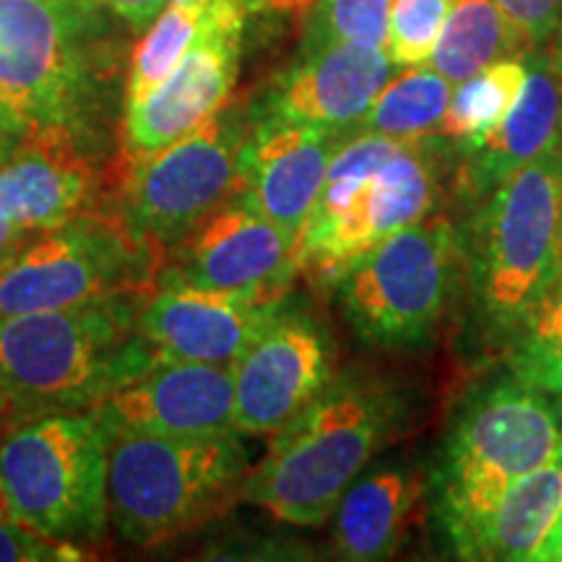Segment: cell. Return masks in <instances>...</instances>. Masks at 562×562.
<instances>
[{
  "instance_id": "cell-1",
  "label": "cell",
  "mask_w": 562,
  "mask_h": 562,
  "mask_svg": "<svg viewBox=\"0 0 562 562\" xmlns=\"http://www.w3.org/2000/svg\"><path fill=\"white\" fill-rule=\"evenodd\" d=\"M140 300L13 315L0 321V414L32 419L100 406L140 375L157 349L138 331Z\"/></svg>"
},
{
  "instance_id": "cell-2",
  "label": "cell",
  "mask_w": 562,
  "mask_h": 562,
  "mask_svg": "<svg viewBox=\"0 0 562 562\" xmlns=\"http://www.w3.org/2000/svg\"><path fill=\"white\" fill-rule=\"evenodd\" d=\"M402 404L383 385L341 378L273 435L243 482L245 501L281 524L313 529L334 516L351 482L396 430Z\"/></svg>"
},
{
  "instance_id": "cell-3",
  "label": "cell",
  "mask_w": 562,
  "mask_h": 562,
  "mask_svg": "<svg viewBox=\"0 0 562 562\" xmlns=\"http://www.w3.org/2000/svg\"><path fill=\"white\" fill-rule=\"evenodd\" d=\"M562 448V412L550 393L516 375L474 391L456 414L438 469V518L459 558L524 474Z\"/></svg>"
},
{
  "instance_id": "cell-4",
  "label": "cell",
  "mask_w": 562,
  "mask_h": 562,
  "mask_svg": "<svg viewBox=\"0 0 562 562\" xmlns=\"http://www.w3.org/2000/svg\"><path fill=\"white\" fill-rule=\"evenodd\" d=\"M245 476L248 453L235 430H115L108 467L110 524L136 547L165 544L227 508Z\"/></svg>"
},
{
  "instance_id": "cell-5",
  "label": "cell",
  "mask_w": 562,
  "mask_h": 562,
  "mask_svg": "<svg viewBox=\"0 0 562 562\" xmlns=\"http://www.w3.org/2000/svg\"><path fill=\"white\" fill-rule=\"evenodd\" d=\"M115 425L102 406L21 419L0 435V492L42 537L81 547L108 526Z\"/></svg>"
},
{
  "instance_id": "cell-6",
  "label": "cell",
  "mask_w": 562,
  "mask_h": 562,
  "mask_svg": "<svg viewBox=\"0 0 562 562\" xmlns=\"http://www.w3.org/2000/svg\"><path fill=\"white\" fill-rule=\"evenodd\" d=\"M474 286L492 326L521 328L562 277V144L492 188L476 216Z\"/></svg>"
},
{
  "instance_id": "cell-7",
  "label": "cell",
  "mask_w": 562,
  "mask_h": 562,
  "mask_svg": "<svg viewBox=\"0 0 562 562\" xmlns=\"http://www.w3.org/2000/svg\"><path fill=\"white\" fill-rule=\"evenodd\" d=\"M89 11L81 0H0V104L26 136L87 131Z\"/></svg>"
},
{
  "instance_id": "cell-8",
  "label": "cell",
  "mask_w": 562,
  "mask_h": 562,
  "mask_svg": "<svg viewBox=\"0 0 562 562\" xmlns=\"http://www.w3.org/2000/svg\"><path fill=\"white\" fill-rule=\"evenodd\" d=\"M459 240L446 216H425L357 258L336 281L341 311L364 344L414 347L451 302Z\"/></svg>"
},
{
  "instance_id": "cell-9",
  "label": "cell",
  "mask_w": 562,
  "mask_h": 562,
  "mask_svg": "<svg viewBox=\"0 0 562 562\" xmlns=\"http://www.w3.org/2000/svg\"><path fill=\"white\" fill-rule=\"evenodd\" d=\"M154 245L138 240L125 220L83 211L42 232L0 269V321L115 297H149Z\"/></svg>"
},
{
  "instance_id": "cell-10",
  "label": "cell",
  "mask_w": 562,
  "mask_h": 562,
  "mask_svg": "<svg viewBox=\"0 0 562 562\" xmlns=\"http://www.w3.org/2000/svg\"><path fill=\"white\" fill-rule=\"evenodd\" d=\"M435 167L425 140L409 144L368 180H323L318 201L300 232V273L336 284L357 258L430 216Z\"/></svg>"
},
{
  "instance_id": "cell-11",
  "label": "cell",
  "mask_w": 562,
  "mask_h": 562,
  "mask_svg": "<svg viewBox=\"0 0 562 562\" xmlns=\"http://www.w3.org/2000/svg\"><path fill=\"white\" fill-rule=\"evenodd\" d=\"M248 131L227 112L165 149L133 159L125 178V224L138 240L167 248L240 188V151Z\"/></svg>"
},
{
  "instance_id": "cell-12",
  "label": "cell",
  "mask_w": 562,
  "mask_h": 562,
  "mask_svg": "<svg viewBox=\"0 0 562 562\" xmlns=\"http://www.w3.org/2000/svg\"><path fill=\"white\" fill-rule=\"evenodd\" d=\"M248 11L243 0H214L178 66L144 100L125 108L131 159L165 149L224 110L240 70Z\"/></svg>"
},
{
  "instance_id": "cell-13",
  "label": "cell",
  "mask_w": 562,
  "mask_h": 562,
  "mask_svg": "<svg viewBox=\"0 0 562 562\" xmlns=\"http://www.w3.org/2000/svg\"><path fill=\"white\" fill-rule=\"evenodd\" d=\"M235 427L240 435H277L334 381V344L326 328L286 300L232 362Z\"/></svg>"
},
{
  "instance_id": "cell-14",
  "label": "cell",
  "mask_w": 562,
  "mask_h": 562,
  "mask_svg": "<svg viewBox=\"0 0 562 562\" xmlns=\"http://www.w3.org/2000/svg\"><path fill=\"white\" fill-rule=\"evenodd\" d=\"M297 243L294 232L279 227L232 195L172 245V258L159 279L284 300L300 273Z\"/></svg>"
},
{
  "instance_id": "cell-15",
  "label": "cell",
  "mask_w": 562,
  "mask_h": 562,
  "mask_svg": "<svg viewBox=\"0 0 562 562\" xmlns=\"http://www.w3.org/2000/svg\"><path fill=\"white\" fill-rule=\"evenodd\" d=\"M100 406L115 430L161 435L232 432L235 375L232 364L178 360L157 351L149 368L112 391Z\"/></svg>"
},
{
  "instance_id": "cell-16",
  "label": "cell",
  "mask_w": 562,
  "mask_h": 562,
  "mask_svg": "<svg viewBox=\"0 0 562 562\" xmlns=\"http://www.w3.org/2000/svg\"><path fill=\"white\" fill-rule=\"evenodd\" d=\"M281 302L159 279L157 292L140 307L138 331L159 355L232 364Z\"/></svg>"
},
{
  "instance_id": "cell-17",
  "label": "cell",
  "mask_w": 562,
  "mask_h": 562,
  "mask_svg": "<svg viewBox=\"0 0 562 562\" xmlns=\"http://www.w3.org/2000/svg\"><path fill=\"white\" fill-rule=\"evenodd\" d=\"M391 76L393 60L381 47H302L300 60L271 89L261 117L355 133Z\"/></svg>"
},
{
  "instance_id": "cell-18",
  "label": "cell",
  "mask_w": 562,
  "mask_h": 562,
  "mask_svg": "<svg viewBox=\"0 0 562 562\" xmlns=\"http://www.w3.org/2000/svg\"><path fill=\"white\" fill-rule=\"evenodd\" d=\"M347 136L349 133L261 117L245 136L235 199L300 237L318 201L328 161Z\"/></svg>"
},
{
  "instance_id": "cell-19",
  "label": "cell",
  "mask_w": 562,
  "mask_h": 562,
  "mask_svg": "<svg viewBox=\"0 0 562 562\" xmlns=\"http://www.w3.org/2000/svg\"><path fill=\"white\" fill-rule=\"evenodd\" d=\"M97 178L81 140L63 133L21 138L0 161V211L30 232H50L89 211Z\"/></svg>"
},
{
  "instance_id": "cell-20",
  "label": "cell",
  "mask_w": 562,
  "mask_h": 562,
  "mask_svg": "<svg viewBox=\"0 0 562 562\" xmlns=\"http://www.w3.org/2000/svg\"><path fill=\"white\" fill-rule=\"evenodd\" d=\"M529 66V63H526ZM562 144V55L550 47L529 66L521 97L492 136L472 146L467 186L490 193L544 151Z\"/></svg>"
},
{
  "instance_id": "cell-21",
  "label": "cell",
  "mask_w": 562,
  "mask_h": 562,
  "mask_svg": "<svg viewBox=\"0 0 562 562\" xmlns=\"http://www.w3.org/2000/svg\"><path fill=\"white\" fill-rule=\"evenodd\" d=\"M417 497V474L404 467L357 476L334 510V544L339 558L351 562L393 558Z\"/></svg>"
},
{
  "instance_id": "cell-22",
  "label": "cell",
  "mask_w": 562,
  "mask_h": 562,
  "mask_svg": "<svg viewBox=\"0 0 562 562\" xmlns=\"http://www.w3.org/2000/svg\"><path fill=\"white\" fill-rule=\"evenodd\" d=\"M562 510V448L503 492L476 531L467 560L529 562Z\"/></svg>"
},
{
  "instance_id": "cell-23",
  "label": "cell",
  "mask_w": 562,
  "mask_h": 562,
  "mask_svg": "<svg viewBox=\"0 0 562 562\" xmlns=\"http://www.w3.org/2000/svg\"><path fill=\"white\" fill-rule=\"evenodd\" d=\"M526 45L495 0H453L427 66L461 83L503 58H521Z\"/></svg>"
},
{
  "instance_id": "cell-24",
  "label": "cell",
  "mask_w": 562,
  "mask_h": 562,
  "mask_svg": "<svg viewBox=\"0 0 562 562\" xmlns=\"http://www.w3.org/2000/svg\"><path fill=\"white\" fill-rule=\"evenodd\" d=\"M451 94L453 83L427 63L406 66L396 79L391 76L355 131L398 140H427L438 133Z\"/></svg>"
},
{
  "instance_id": "cell-25",
  "label": "cell",
  "mask_w": 562,
  "mask_h": 562,
  "mask_svg": "<svg viewBox=\"0 0 562 562\" xmlns=\"http://www.w3.org/2000/svg\"><path fill=\"white\" fill-rule=\"evenodd\" d=\"M529 66L521 58H503L482 68L472 79L456 83L446 115L435 136L459 140L472 149L492 136L521 97Z\"/></svg>"
},
{
  "instance_id": "cell-26",
  "label": "cell",
  "mask_w": 562,
  "mask_h": 562,
  "mask_svg": "<svg viewBox=\"0 0 562 562\" xmlns=\"http://www.w3.org/2000/svg\"><path fill=\"white\" fill-rule=\"evenodd\" d=\"M211 5L214 0H167L133 53L125 83V108L144 100L157 83L167 79V74L191 47Z\"/></svg>"
},
{
  "instance_id": "cell-27",
  "label": "cell",
  "mask_w": 562,
  "mask_h": 562,
  "mask_svg": "<svg viewBox=\"0 0 562 562\" xmlns=\"http://www.w3.org/2000/svg\"><path fill=\"white\" fill-rule=\"evenodd\" d=\"M510 370L518 381L562 398V290L558 286L524 321Z\"/></svg>"
},
{
  "instance_id": "cell-28",
  "label": "cell",
  "mask_w": 562,
  "mask_h": 562,
  "mask_svg": "<svg viewBox=\"0 0 562 562\" xmlns=\"http://www.w3.org/2000/svg\"><path fill=\"white\" fill-rule=\"evenodd\" d=\"M305 5L307 24L302 47L347 42L385 50L391 0H307Z\"/></svg>"
},
{
  "instance_id": "cell-29",
  "label": "cell",
  "mask_w": 562,
  "mask_h": 562,
  "mask_svg": "<svg viewBox=\"0 0 562 562\" xmlns=\"http://www.w3.org/2000/svg\"><path fill=\"white\" fill-rule=\"evenodd\" d=\"M451 9L453 0H391L385 53L393 66H425Z\"/></svg>"
},
{
  "instance_id": "cell-30",
  "label": "cell",
  "mask_w": 562,
  "mask_h": 562,
  "mask_svg": "<svg viewBox=\"0 0 562 562\" xmlns=\"http://www.w3.org/2000/svg\"><path fill=\"white\" fill-rule=\"evenodd\" d=\"M83 558L81 547L55 542L30 529L0 492V562H68Z\"/></svg>"
},
{
  "instance_id": "cell-31",
  "label": "cell",
  "mask_w": 562,
  "mask_h": 562,
  "mask_svg": "<svg viewBox=\"0 0 562 562\" xmlns=\"http://www.w3.org/2000/svg\"><path fill=\"white\" fill-rule=\"evenodd\" d=\"M518 37L531 47L544 45L562 26V0H495Z\"/></svg>"
},
{
  "instance_id": "cell-32",
  "label": "cell",
  "mask_w": 562,
  "mask_h": 562,
  "mask_svg": "<svg viewBox=\"0 0 562 562\" xmlns=\"http://www.w3.org/2000/svg\"><path fill=\"white\" fill-rule=\"evenodd\" d=\"M94 3L97 9L102 5V9L115 13L133 32H146L151 21L159 16V11L167 5V0H94Z\"/></svg>"
},
{
  "instance_id": "cell-33",
  "label": "cell",
  "mask_w": 562,
  "mask_h": 562,
  "mask_svg": "<svg viewBox=\"0 0 562 562\" xmlns=\"http://www.w3.org/2000/svg\"><path fill=\"white\" fill-rule=\"evenodd\" d=\"M30 235L34 232L21 227L19 222H13L9 214L0 211V269H5L30 245Z\"/></svg>"
},
{
  "instance_id": "cell-34",
  "label": "cell",
  "mask_w": 562,
  "mask_h": 562,
  "mask_svg": "<svg viewBox=\"0 0 562 562\" xmlns=\"http://www.w3.org/2000/svg\"><path fill=\"white\" fill-rule=\"evenodd\" d=\"M21 138H26V133L19 128V123L5 112L3 104H0V161H3L9 154L16 149Z\"/></svg>"
},
{
  "instance_id": "cell-35",
  "label": "cell",
  "mask_w": 562,
  "mask_h": 562,
  "mask_svg": "<svg viewBox=\"0 0 562 562\" xmlns=\"http://www.w3.org/2000/svg\"><path fill=\"white\" fill-rule=\"evenodd\" d=\"M537 560L562 562V510H560L558 521H554V526L550 529V533H547V539L542 542V547H539Z\"/></svg>"
},
{
  "instance_id": "cell-36",
  "label": "cell",
  "mask_w": 562,
  "mask_h": 562,
  "mask_svg": "<svg viewBox=\"0 0 562 562\" xmlns=\"http://www.w3.org/2000/svg\"><path fill=\"white\" fill-rule=\"evenodd\" d=\"M248 9H286V5H305L307 0H243Z\"/></svg>"
},
{
  "instance_id": "cell-37",
  "label": "cell",
  "mask_w": 562,
  "mask_h": 562,
  "mask_svg": "<svg viewBox=\"0 0 562 562\" xmlns=\"http://www.w3.org/2000/svg\"><path fill=\"white\" fill-rule=\"evenodd\" d=\"M554 37H558V42H554V45H552V47H554V50H558V53L562 55V26H560V30H558V32H554Z\"/></svg>"
},
{
  "instance_id": "cell-38",
  "label": "cell",
  "mask_w": 562,
  "mask_h": 562,
  "mask_svg": "<svg viewBox=\"0 0 562 562\" xmlns=\"http://www.w3.org/2000/svg\"><path fill=\"white\" fill-rule=\"evenodd\" d=\"M562 279V277H560ZM558 290H562V281H560V284H558Z\"/></svg>"
}]
</instances>
